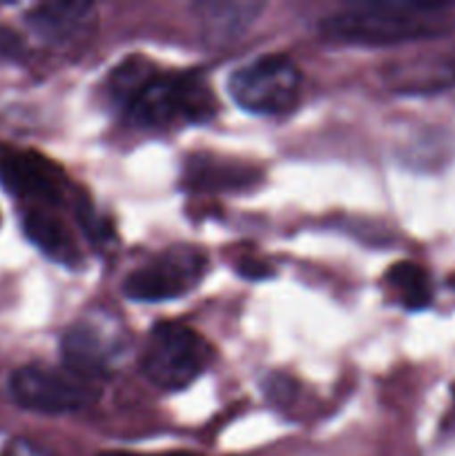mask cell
Segmentation results:
<instances>
[{"instance_id": "6da1fadb", "label": "cell", "mask_w": 455, "mask_h": 456, "mask_svg": "<svg viewBox=\"0 0 455 456\" xmlns=\"http://www.w3.org/2000/svg\"><path fill=\"white\" fill-rule=\"evenodd\" d=\"M112 102L138 127L170 129L203 125L219 102L199 71H163L143 56L125 58L107 78Z\"/></svg>"}, {"instance_id": "7a4b0ae2", "label": "cell", "mask_w": 455, "mask_h": 456, "mask_svg": "<svg viewBox=\"0 0 455 456\" xmlns=\"http://www.w3.org/2000/svg\"><path fill=\"white\" fill-rule=\"evenodd\" d=\"M453 29V7L449 3L393 0V3L351 4L330 13L321 31L330 40L361 47H388L413 40L440 38Z\"/></svg>"}, {"instance_id": "3957f363", "label": "cell", "mask_w": 455, "mask_h": 456, "mask_svg": "<svg viewBox=\"0 0 455 456\" xmlns=\"http://www.w3.org/2000/svg\"><path fill=\"white\" fill-rule=\"evenodd\" d=\"M212 361V347L196 330L177 321L154 325L141 356L143 374L168 392L186 390Z\"/></svg>"}, {"instance_id": "277c9868", "label": "cell", "mask_w": 455, "mask_h": 456, "mask_svg": "<svg viewBox=\"0 0 455 456\" xmlns=\"http://www.w3.org/2000/svg\"><path fill=\"white\" fill-rule=\"evenodd\" d=\"M9 390L13 401L31 412L70 414L96 403L103 386L67 365L31 363L12 374Z\"/></svg>"}, {"instance_id": "5b68a950", "label": "cell", "mask_w": 455, "mask_h": 456, "mask_svg": "<svg viewBox=\"0 0 455 456\" xmlns=\"http://www.w3.org/2000/svg\"><path fill=\"white\" fill-rule=\"evenodd\" d=\"M241 110L257 116H281L293 110L302 92V74L284 53H268L241 65L228 80Z\"/></svg>"}, {"instance_id": "8992f818", "label": "cell", "mask_w": 455, "mask_h": 456, "mask_svg": "<svg viewBox=\"0 0 455 456\" xmlns=\"http://www.w3.org/2000/svg\"><path fill=\"white\" fill-rule=\"evenodd\" d=\"M0 187L27 208L61 209L80 199L71 196V183L61 165L18 147H0Z\"/></svg>"}, {"instance_id": "52a82bcc", "label": "cell", "mask_w": 455, "mask_h": 456, "mask_svg": "<svg viewBox=\"0 0 455 456\" xmlns=\"http://www.w3.org/2000/svg\"><path fill=\"white\" fill-rule=\"evenodd\" d=\"M208 272V256L194 248H168L152 261L129 272L123 294L138 303H163L181 298L196 289Z\"/></svg>"}, {"instance_id": "ba28073f", "label": "cell", "mask_w": 455, "mask_h": 456, "mask_svg": "<svg viewBox=\"0 0 455 456\" xmlns=\"http://www.w3.org/2000/svg\"><path fill=\"white\" fill-rule=\"evenodd\" d=\"M61 352L62 365L94 381H103L128 352L123 323L110 319L105 312L83 316L65 332Z\"/></svg>"}, {"instance_id": "9c48e42d", "label": "cell", "mask_w": 455, "mask_h": 456, "mask_svg": "<svg viewBox=\"0 0 455 456\" xmlns=\"http://www.w3.org/2000/svg\"><path fill=\"white\" fill-rule=\"evenodd\" d=\"M96 7L89 3H45L27 12L25 22L49 45L79 43L96 27Z\"/></svg>"}, {"instance_id": "30bf717a", "label": "cell", "mask_w": 455, "mask_h": 456, "mask_svg": "<svg viewBox=\"0 0 455 456\" xmlns=\"http://www.w3.org/2000/svg\"><path fill=\"white\" fill-rule=\"evenodd\" d=\"M22 232L27 240L40 249L54 263L65 267H76L83 261L79 243L71 234L70 225L56 214V209L25 208L22 212Z\"/></svg>"}, {"instance_id": "8fae6325", "label": "cell", "mask_w": 455, "mask_h": 456, "mask_svg": "<svg viewBox=\"0 0 455 456\" xmlns=\"http://www.w3.org/2000/svg\"><path fill=\"white\" fill-rule=\"evenodd\" d=\"M386 285L400 305L409 312H422L433 301V283L428 272L413 261H400L386 272Z\"/></svg>"}, {"instance_id": "7c38bea8", "label": "cell", "mask_w": 455, "mask_h": 456, "mask_svg": "<svg viewBox=\"0 0 455 456\" xmlns=\"http://www.w3.org/2000/svg\"><path fill=\"white\" fill-rule=\"evenodd\" d=\"M186 178L194 190H241L257 181V172L217 159H190Z\"/></svg>"}, {"instance_id": "4fadbf2b", "label": "cell", "mask_w": 455, "mask_h": 456, "mask_svg": "<svg viewBox=\"0 0 455 456\" xmlns=\"http://www.w3.org/2000/svg\"><path fill=\"white\" fill-rule=\"evenodd\" d=\"M199 12H205L203 20L208 22V29H219L221 34H232L236 29L248 27V22L254 20L261 4L259 3H214V4H199Z\"/></svg>"}, {"instance_id": "5bb4252c", "label": "cell", "mask_w": 455, "mask_h": 456, "mask_svg": "<svg viewBox=\"0 0 455 456\" xmlns=\"http://www.w3.org/2000/svg\"><path fill=\"white\" fill-rule=\"evenodd\" d=\"M3 456H54V454H49L47 450L38 448V445L31 444V441L16 439L3 450Z\"/></svg>"}, {"instance_id": "9a60e30c", "label": "cell", "mask_w": 455, "mask_h": 456, "mask_svg": "<svg viewBox=\"0 0 455 456\" xmlns=\"http://www.w3.org/2000/svg\"><path fill=\"white\" fill-rule=\"evenodd\" d=\"M239 272L244 276H248V279H266V276H270L272 272L268 270V265L266 263H261V261H244L239 265Z\"/></svg>"}, {"instance_id": "2e32d148", "label": "cell", "mask_w": 455, "mask_h": 456, "mask_svg": "<svg viewBox=\"0 0 455 456\" xmlns=\"http://www.w3.org/2000/svg\"><path fill=\"white\" fill-rule=\"evenodd\" d=\"M13 52V38L4 31H0V58L7 56V53Z\"/></svg>"}, {"instance_id": "e0dca14e", "label": "cell", "mask_w": 455, "mask_h": 456, "mask_svg": "<svg viewBox=\"0 0 455 456\" xmlns=\"http://www.w3.org/2000/svg\"><path fill=\"white\" fill-rule=\"evenodd\" d=\"M101 456H150V454H134V452H105ZM156 456H199L192 452H168V454H156Z\"/></svg>"}]
</instances>
